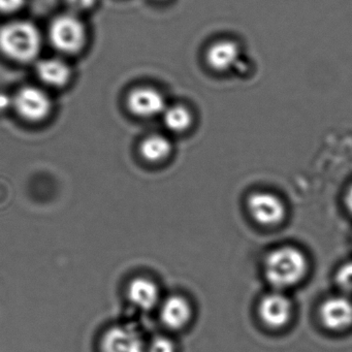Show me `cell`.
<instances>
[{"label": "cell", "mask_w": 352, "mask_h": 352, "mask_svg": "<svg viewBox=\"0 0 352 352\" xmlns=\"http://www.w3.org/2000/svg\"><path fill=\"white\" fill-rule=\"evenodd\" d=\"M309 271L306 254L294 246H281L272 250L263 263V275L275 290H284L300 284Z\"/></svg>", "instance_id": "cell-1"}, {"label": "cell", "mask_w": 352, "mask_h": 352, "mask_svg": "<svg viewBox=\"0 0 352 352\" xmlns=\"http://www.w3.org/2000/svg\"><path fill=\"white\" fill-rule=\"evenodd\" d=\"M42 50V36L34 24L13 21L0 28V52L20 63L34 60Z\"/></svg>", "instance_id": "cell-2"}, {"label": "cell", "mask_w": 352, "mask_h": 352, "mask_svg": "<svg viewBox=\"0 0 352 352\" xmlns=\"http://www.w3.org/2000/svg\"><path fill=\"white\" fill-rule=\"evenodd\" d=\"M86 28L76 14H65L53 20L49 28L51 44L59 52L75 54L86 43Z\"/></svg>", "instance_id": "cell-3"}, {"label": "cell", "mask_w": 352, "mask_h": 352, "mask_svg": "<svg viewBox=\"0 0 352 352\" xmlns=\"http://www.w3.org/2000/svg\"><path fill=\"white\" fill-rule=\"evenodd\" d=\"M247 210L251 218L263 226H279L287 214L284 201L269 191H256L249 195Z\"/></svg>", "instance_id": "cell-4"}, {"label": "cell", "mask_w": 352, "mask_h": 352, "mask_svg": "<svg viewBox=\"0 0 352 352\" xmlns=\"http://www.w3.org/2000/svg\"><path fill=\"white\" fill-rule=\"evenodd\" d=\"M52 100L46 91L34 86L21 88L14 96V108L30 122H40L50 115Z\"/></svg>", "instance_id": "cell-5"}, {"label": "cell", "mask_w": 352, "mask_h": 352, "mask_svg": "<svg viewBox=\"0 0 352 352\" xmlns=\"http://www.w3.org/2000/svg\"><path fill=\"white\" fill-rule=\"evenodd\" d=\"M258 316L265 327L280 329L290 322L294 313L292 300L280 290L269 292L259 300Z\"/></svg>", "instance_id": "cell-6"}, {"label": "cell", "mask_w": 352, "mask_h": 352, "mask_svg": "<svg viewBox=\"0 0 352 352\" xmlns=\"http://www.w3.org/2000/svg\"><path fill=\"white\" fill-rule=\"evenodd\" d=\"M319 318L325 329L343 331L352 327V300L347 296H331L319 308Z\"/></svg>", "instance_id": "cell-7"}, {"label": "cell", "mask_w": 352, "mask_h": 352, "mask_svg": "<svg viewBox=\"0 0 352 352\" xmlns=\"http://www.w3.org/2000/svg\"><path fill=\"white\" fill-rule=\"evenodd\" d=\"M127 107L135 116L141 118H152L164 114L166 102L162 92L155 88H135L127 96Z\"/></svg>", "instance_id": "cell-8"}, {"label": "cell", "mask_w": 352, "mask_h": 352, "mask_svg": "<svg viewBox=\"0 0 352 352\" xmlns=\"http://www.w3.org/2000/svg\"><path fill=\"white\" fill-rule=\"evenodd\" d=\"M102 352H146L143 338L131 327H114L104 333Z\"/></svg>", "instance_id": "cell-9"}, {"label": "cell", "mask_w": 352, "mask_h": 352, "mask_svg": "<svg viewBox=\"0 0 352 352\" xmlns=\"http://www.w3.org/2000/svg\"><path fill=\"white\" fill-rule=\"evenodd\" d=\"M192 306L185 296L173 294L160 305V319L168 329L179 331L189 324L192 318Z\"/></svg>", "instance_id": "cell-10"}, {"label": "cell", "mask_w": 352, "mask_h": 352, "mask_svg": "<svg viewBox=\"0 0 352 352\" xmlns=\"http://www.w3.org/2000/svg\"><path fill=\"white\" fill-rule=\"evenodd\" d=\"M240 55V47L236 42L220 40L208 48L206 61L216 73H228L238 65Z\"/></svg>", "instance_id": "cell-11"}, {"label": "cell", "mask_w": 352, "mask_h": 352, "mask_svg": "<svg viewBox=\"0 0 352 352\" xmlns=\"http://www.w3.org/2000/svg\"><path fill=\"white\" fill-rule=\"evenodd\" d=\"M127 296L131 304L140 310L151 311L160 304V290L152 280L135 278L129 283Z\"/></svg>", "instance_id": "cell-12"}, {"label": "cell", "mask_w": 352, "mask_h": 352, "mask_svg": "<svg viewBox=\"0 0 352 352\" xmlns=\"http://www.w3.org/2000/svg\"><path fill=\"white\" fill-rule=\"evenodd\" d=\"M38 79L51 87H63L69 83L72 72L69 65L58 58L43 59L36 65Z\"/></svg>", "instance_id": "cell-13"}, {"label": "cell", "mask_w": 352, "mask_h": 352, "mask_svg": "<svg viewBox=\"0 0 352 352\" xmlns=\"http://www.w3.org/2000/svg\"><path fill=\"white\" fill-rule=\"evenodd\" d=\"M172 143L162 135H151L142 141L140 153L146 162L160 164L168 160L172 153Z\"/></svg>", "instance_id": "cell-14"}, {"label": "cell", "mask_w": 352, "mask_h": 352, "mask_svg": "<svg viewBox=\"0 0 352 352\" xmlns=\"http://www.w3.org/2000/svg\"><path fill=\"white\" fill-rule=\"evenodd\" d=\"M162 118L166 129L174 133H185L190 129L193 123L192 113L182 104L166 107Z\"/></svg>", "instance_id": "cell-15"}, {"label": "cell", "mask_w": 352, "mask_h": 352, "mask_svg": "<svg viewBox=\"0 0 352 352\" xmlns=\"http://www.w3.org/2000/svg\"><path fill=\"white\" fill-rule=\"evenodd\" d=\"M336 282L343 292L352 294V261L339 267L336 274Z\"/></svg>", "instance_id": "cell-16"}, {"label": "cell", "mask_w": 352, "mask_h": 352, "mask_svg": "<svg viewBox=\"0 0 352 352\" xmlns=\"http://www.w3.org/2000/svg\"><path fill=\"white\" fill-rule=\"evenodd\" d=\"M146 352H177V347L170 338L157 336L146 347Z\"/></svg>", "instance_id": "cell-17"}, {"label": "cell", "mask_w": 352, "mask_h": 352, "mask_svg": "<svg viewBox=\"0 0 352 352\" xmlns=\"http://www.w3.org/2000/svg\"><path fill=\"white\" fill-rule=\"evenodd\" d=\"M96 0H65L72 13H83L94 7Z\"/></svg>", "instance_id": "cell-18"}, {"label": "cell", "mask_w": 352, "mask_h": 352, "mask_svg": "<svg viewBox=\"0 0 352 352\" xmlns=\"http://www.w3.org/2000/svg\"><path fill=\"white\" fill-rule=\"evenodd\" d=\"M25 0H0V12L15 13L22 9Z\"/></svg>", "instance_id": "cell-19"}, {"label": "cell", "mask_w": 352, "mask_h": 352, "mask_svg": "<svg viewBox=\"0 0 352 352\" xmlns=\"http://www.w3.org/2000/svg\"><path fill=\"white\" fill-rule=\"evenodd\" d=\"M12 107H14V98L9 94L0 92V112H6Z\"/></svg>", "instance_id": "cell-20"}, {"label": "cell", "mask_w": 352, "mask_h": 352, "mask_svg": "<svg viewBox=\"0 0 352 352\" xmlns=\"http://www.w3.org/2000/svg\"><path fill=\"white\" fill-rule=\"evenodd\" d=\"M345 206L348 211L352 214V185L348 188L347 192L345 195Z\"/></svg>", "instance_id": "cell-21"}, {"label": "cell", "mask_w": 352, "mask_h": 352, "mask_svg": "<svg viewBox=\"0 0 352 352\" xmlns=\"http://www.w3.org/2000/svg\"><path fill=\"white\" fill-rule=\"evenodd\" d=\"M156 1H164V0H156Z\"/></svg>", "instance_id": "cell-22"}]
</instances>
